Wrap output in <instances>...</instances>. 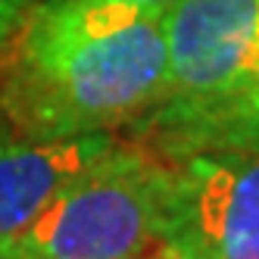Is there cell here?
I'll return each instance as SVG.
<instances>
[{"instance_id":"obj_1","label":"cell","mask_w":259,"mask_h":259,"mask_svg":"<svg viewBox=\"0 0 259 259\" xmlns=\"http://www.w3.org/2000/svg\"><path fill=\"white\" fill-rule=\"evenodd\" d=\"M162 7L122 0L31 4L0 53V122L19 141L132 128L165 97Z\"/></svg>"},{"instance_id":"obj_2","label":"cell","mask_w":259,"mask_h":259,"mask_svg":"<svg viewBox=\"0 0 259 259\" xmlns=\"http://www.w3.org/2000/svg\"><path fill=\"white\" fill-rule=\"evenodd\" d=\"M169 165L119 141L78 172L19 234L25 259H144L162 247Z\"/></svg>"},{"instance_id":"obj_3","label":"cell","mask_w":259,"mask_h":259,"mask_svg":"<svg viewBox=\"0 0 259 259\" xmlns=\"http://www.w3.org/2000/svg\"><path fill=\"white\" fill-rule=\"evenodd\" d=\"M162 247L178 259H259V147L162 156Z\"/></svg>"},{"instance_id":"obj_4","label":"cell","mask_w":259,"mask_h":259,"mask_svg":"<svg viewBox=\"0 0 259 259\" xmlns=\"http://www.w3.org/2000/svg\"><path fill=\"white\" fill-rule=\"evenodd\" d=\"M169 88L156 106H191L259 81V0H178L165 7Z\"/></svg>"},{"instance_id":"obj_5","label":"cell","mask_w":259,"mask_h":259,"mask_svg":"<svg viewBox=\"0 0 259 259\" xmlns=\"http://www.w3.org/2000/svg\"><path fill=\"white\" fill-rule=\"evenodd\" d=\"M116 144V135L19 141L0 128V237H19L66 184Z\"/></svg>"},{"instance_id":"obj_6","label":"cell","mask_w":259,"mask_h":259,"mask_svg":"<svg viewBox=\"0 0 259 259\" xmlns=\"http://www.w3.org/2000/svg\"><path fill=\"white\" fill-rule=\"evenodd\" d=\"M132 135L156 156L259 147V81L206 103L153 106L132 125Z\"/></svg>"},{"instance_id":"obj_7","label":"cell","mask_w":259,"mask_h":259,"mask_svg":"<svg viewBox=\"0 0 259 259\" xmlns=\"http://www.w3.org/2000/svg\"><path fill=\"white\" fill-rule=\"evenodd\" d=\"M31 10V0H0V53L19 31L25 13Z\"/></svg>"},{"instance_id":"obj_8","label":"cell","mask_w":259,"mask_h":259,"mask_svg":"<svg viewBox=\"0 0 259 259\" xmlns=\"http://www.w3.org/2000/svg\"><path fill=\"white\" fill-rule=\"evenodd\" d=\"M0 259H25L19 237H0Z\"/></svg>"},{"instance_id":"obj_9","label":"cell","mask_w":259,"mask_h":259,"mask_svg":"<svg viewBox=\"0 0 259 259\" xmlns=\"http://www.w3.org/2000/svg\"><path fill=\"white\" fill-rule=\"evenodd\" d=\"M122 4H138V7H172V4H178V0H122Z\"/></svg>"},{"instance_id":"obj_10","label":"cell","mask_w":259,"mask_h":259,"mask_svg":"<svg viewBox=\"0 0 259 259\" xmlns=\"http://www.w3.org/2000/svg\"><path fill=\"white\" fill-rule=\"evenodd\" d=\"M144 259H178V256H175L172 250H165V247H156L153 253H147Z\"/></svg>"}]
</instances>
